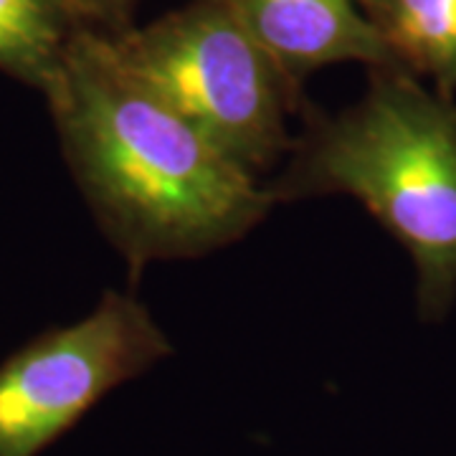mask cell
I'll use <instances>...</instances> for the list:
<instances>
[{
  "mask_svg": "<svg viewBox=\"0 0 456 456\" xmlns=\"http://www.w3.org/2000/svg\"><path fill=\"white\" fill-rule=\"evenodd\" d=\"M74 178L132 274L239 241L274 206L119 59L107 31L77 26L46 86Z\"/></svg>",
  "mask_w": 456,
  "mask_h": 456,
  "instance_id": "1",
  "label": "cell"
},
{
  "mask_svg": "<svg viewBox=\"0 0 456 456\" xmlns=\"http://www.w3.org/2000/svg\"><path fill=\"white\" fill-rule=\"evenodd\" d=\"M266 193L277 200L358 198L416 264L419 314L456 299V104L403 66H373L368 92L338 114H310Z\"/></svg>",
  "mask_w": 456,
  "mask_h": 456,
  "instance_id": "2",
  "label": "cell"
},
{
  "mask_svg": "<svg viewBox=\"0 0 456 456\" xmlns=\"http://www.w3.org/2000/svg\"><path fill=\"white\" fill-rule=\"evenodd\" d=\"M110 36L142 82L248 173L256 175L289 150L287 117L302 107V89L228 0H191L142 28Z\"/></svg>",
  "mask_w": 456,
  "mask_h": 456,
  "instance_id": "3",
  "label": "cell"
},
{
  "mask_svg": "<svg viewBox=\"0 0 456 456\" xmlns=\"http://www.w3.org/2000/svg\"><path fill=\"white\" fill-rule=\"evenodd\" d=\"M140 299L107 292L74 325L33 340L0 365V456H36L107 393L170 355Z\"/></svg>",
  "mask_w": 456,
  "mask_h": 456,
  "instance_id": "4",
  "label": "cell"
},
{
  "mask_svg": "<svg viewBox=\"0 0 456 456\" xmlns=\"http://www.w3.org/2000/svg\"><path fill=\"white\" fill-rule=\"evenodd\" d=\"M281 74L302 89L314 69L340 61L401 66L358 0H228Z\"/></svg>",
  "mask_w": 456,
  "mask_h": 456,
  "instance_id": "5",
  "label": "cell"
},
{
  "mask_svg": "<svg viewBox=\"0 0 456 456\" xmlns=\"http://www.w3.org/2000/svg\"><path fill=\"white\" fill-rule=\"evenodd\" d=\"M373 20L398 64L454 97L456 0H386Z\"/></svg>",
  "mask_w": 456,
  "mask_h": 456,
  "instance_id": "6",
  "label": "cell"
},
{
  "mask_svg": "<svg viewBox=\"0 0 456 456\" xmlns=\"http://www.w3.org/2000/svg\"><path fill=\"white\" fill-rule=\"evenodd\" d=\"M74 28L64 0H0V69L46 92Z\"/></svg>",
  "mask_w": 456,
  "mask_h": 456,
  "instance_id": "7",
  "label": "cell"
},
{
  "mask_svg": "<svg viewBox=\"0 0 456 456\" xmlns=\"http://www.w3.org/2000/svg\"><path fill=\"white\" fill-rule=\"evenodd\" d=\"M140 0H64L77 26L97 31H122L130 28V18Z\"/></svg>",
  "mask_w": 456,
  "mask_h": 456,
  "instance_id": "8",
  "label": "cell"
},
{
  "mask_svg": "<svg viewBox=\"0 0 456 456\" xmlns=\"http://www.w3.org/2000/svg\"><path fill=\"white\" fill-rule=\"evenodd\" d=\"M358 3L362 5V11H365L368 16L375 18L378 16V11L383 8V3H386V0H358Z\"/></svg>",
  "mask_w": 456,
  "mask_h": 456,
  "instance_id": "9",
  "label": "cell"
}]
</instances>
